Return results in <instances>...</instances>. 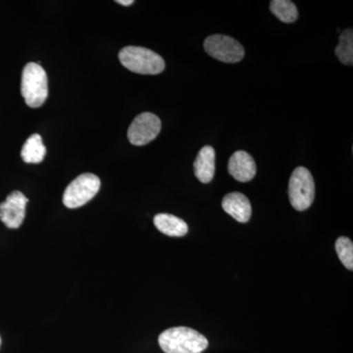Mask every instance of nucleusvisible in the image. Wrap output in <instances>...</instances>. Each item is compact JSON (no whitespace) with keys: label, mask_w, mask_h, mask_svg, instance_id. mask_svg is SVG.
Instances as JSON below:
<instances>
[{"label":"nucleus","mask_w":353,"mask_h":353,"mask_svg":"<svg viewBox=\"0 0 353 353\" xmlns=\"http://www.w3.org/2000/svg\"><path fill=\"white\" fill-rule=\"evenodd\" d=\"M160 347L165 353H202L208 347V339L188 327H174L160 334Z\"/></svg>","instance_id":"f257e3e1"},{"label":"nucleus","mask_w":353,"mask_h":353,"mask_svg":"<svg viewBox=\"0 0 353 353\" xmlns=\"http://www.w3.org/2000/svg\"><path fill=\"white\" fill-rule=\"evenodd\" d=\"M121 64L141 75H157L165 69L163 58L154 51L141 46H126L119 52Z\"/></svg>","instance_id":"f03ea898"},{"label":"nucleus","mask_w":353,"mask_h":353,"mask_svg":"<svg viewBox=\"0 0 353 353\" xmlns=\"http://www.w3.org/2000/svg\"><path fill=\"white\" fill-rule=\"evenodd\" d=\"M21 92L28 106L38 108L48 99V75L41 65L30 62L26 65L22 74Z\"/></svg>","instance_id":"7ed1b4c3"},{"label":"nucleus","mask_w":353,"mask_h":353,"mask_svg":"<svg viewBox=\"0 0 353 353\" xmlns=\"http://www.w3.org/2000/svg\"><path fill=\"white\" fill-rule=\"evenodd\" d=\"M289 197L292 208L304 211L312 205L315 197V183L308 169L297 167L289 183Z\"/></svg>","instance_id":"20e7f679"},{"label":"nucleus","mask_w":353,"mask_h":353,"mask_svg":"<svg viewBox=\"0 0 353 353\" xmlns=\"http://www.w3.org/2000/svg\"><path fill=\"white\" fill-rule=\"evenodd\" d=\"M101 189V180L92 173L77 176L65 190L63 203L66 208L75 209L92 201Z\"/></svg>","instance_id":"39448f33"},{"label":"nucleus","mask_w":353,"mask_h":353,"mask_svg":"<svg viewBox=\"0 0 353 353\" xmlns=\"http://www.w3.org/2000/svg\"><path fill=\"white\" fill-rule=\"evenodd\" d=\"M206 53L225 63H236L245 57V48L236 39L224 34H213L204 41Z\"/></svg>","instance_id":"423d86ee"},{"label":"nucleus","mask_w":353,"mask_h":353,"mask_svg":"<svg viewBox=\"0 0 353 353\" xmlns=\"http://www.w3.org/2000/svg\"><path fill=\"white\" fill-rule=\"evenodd\" d=\"M161 121L155 114H139L128 130V139L134 145H145L155 139L161 131Z\"/></svg>","instance_id":"0eeeda50"},{"label":"nucleus","mask_w":353,"mask_h":353,"mask_svg":"<svg viewBox=\"0 0 353 353\" xmlns=\"http://www.w3.org/2000/svg\"><path fill=\"white\" fill-rule=\"evenodd\" d=\"M28 199L21 192H13L0 203V220L9 229H17L25 219Z\"/></svg>","instance_id":"6e6552de"},{"label":"nucleus","mask_w":353,"mask_h":353,"mask_svg":"<svg viewBox=\"0 0 353 353\" xmlns=\"http://www.w3.org/2000/svg\"><path fill=\"white\" fill-rule=\"evenodd\" d=\"M230 175L241 183L250 182L256 175V164L252 155L240 150L232 155L228 164Z\"/></svg>","instance_id":"1a4fd4ad"},{"label":"nucleus","mask_w":353,"mask_h":353,"mask_svg":"<svg viewBox=\"0 0 353 353\" xmlns=\"http://www.w3.org/2000/svg\"><path fill=\"white\" fill-rule=\"evenodd\" d=\"M222 208L225 212L240 223H248L252 217V204L241 192H231L225 196Z\"/></svg>","instance_id":"9d476101"},{"label":"nucleus","mask_w":353,"mask_h":353,"mask_svg":"<svg viewBox=\"0 0 353 353\" xmlns=\"http://www.w3.org/2000/svg\"><path fill=\"white\" fill-rule=\"evenodd\" d=\"M216 153L214 148L205 145L199 150L194 163L196 176L201 183H208L215 175Z\"/></svg>","instance_id":"9b49d317"},{"label":"nucleus","mask_w":353,"mask_h":353,"mask_svg":"<svg viewBox=\"0 0 353 353\" xmlns=\"http://www.w3.org/2000/svg\"><path fill=\"white\" fill-rule=\"evenodd\" d=\"M153 222L158 231L169 236H183L189 231L187 223L174 215L161 213L155 215Z\"/></svg>","instance_id":"f8f14e48"},{"label":"nucleus","mask_w":353,"mask_h":353,"mask_svg":"<svg viewBox=\"0 0 353 353\" xmlns=\"http://www.w3.org/2000/svg\"><path fill=\"white\" fill-rule=\"evenodd\" d=\"M46 154V148L43 139L39 134H34L26 141L23 145L21 157L26 163L39 164Z\"/></svg>","instance_id":"ddd939ff"},{"label":"nucleus","mask_w":353,"mask_h":353,"mask_svg":"<svg viewBox=\"0 0 353 353\" xmlns=\"http://www.w3.org/2000/svg\"><path fill=\"white\" fill-rule=\"evenodd\" d=\"M271 12L284 23L296 22L299 11L296 4L290 0H273L270 3Z\"/></svg>","instance_id":"4468645a"},{"label":"nucleus","mask_w":353,"mask_h":353,"mask_svg":"<svg viewBox=\"0 0 353 353\" xmlns=\"http://www.w3.org/2000/svg\"><path fill=\"white\" fill-rule=\"evenodd\" d=\"M336 57L341 63L353 64V31L352 29L345 30L339 38V44L334 50Z\"/></svg>","instance_id":"2eb2a0df"},{"label":"nucleus","mask_w":353,"mask_h":353,"mask_svg":"<svg viewBox=\"0 0 353 353\" xmlns=\"http://www.w3.org/2000/svg\"><path fill=\"white\" fill-rule=\"evenodd\" d=\"M336 252L341 263L348 270H353V243L345 236H341L336 241Z\"/></svg>","instance_id":"dca6fc26"},{"label":"nucleus","mask_w":353,"mask_h":353,"mask_svg":"<svg viewBox=\"0 0 353 353\" xmlns=\"http://www.w3.org/2000/svg\"><path fill=\"white\" fill-rule=\"evenodd\" d=\"M117 3L121 4V6H132V3H134V1L132 0H118Z\"/></svg>","instance_id":"f3484780"},{"label":"nucleus","mask_w":353,"mask_h":353,"mask_svg":"<svg viewBox=\"0 0 353 353\" xmlns=\"http://www.w3.org/2000/svg\"><path fill=\"white\" fill-rule=\"evenodd\" d=\"M0 343H1V339H0Z\"/></svg>","instance_id":"a211bd4d"}]
</instances>
